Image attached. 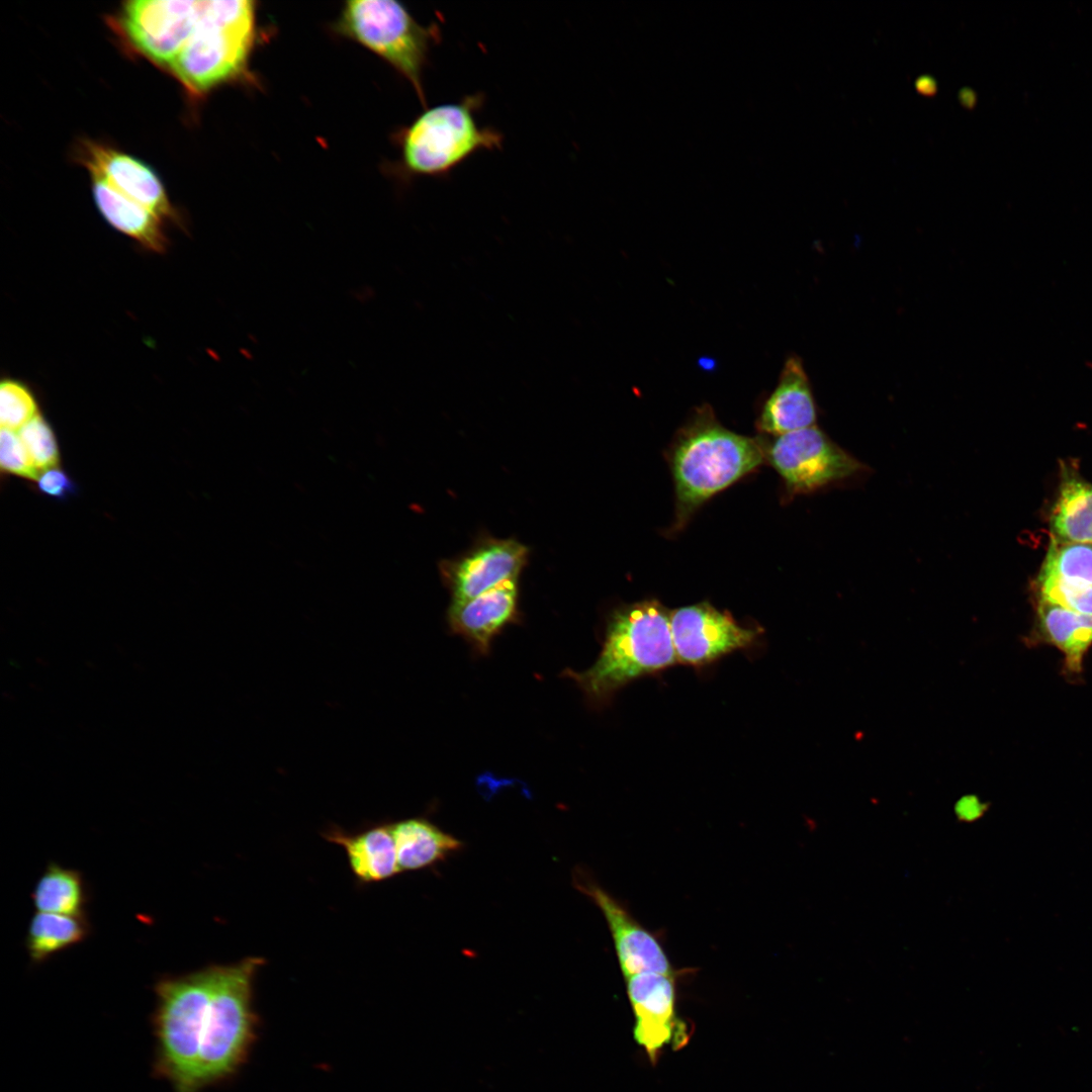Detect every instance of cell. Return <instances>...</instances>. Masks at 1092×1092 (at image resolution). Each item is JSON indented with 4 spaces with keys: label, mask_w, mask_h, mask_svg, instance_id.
<instances>
[{
    "label": "cell",
    "mask_w": 1092,
    "mask_h": 1092,
    "mask_svg": "<svg viewBox=\"0 0 1092 1092\" xmlns=\"http://www.w3.org/2000/svg\"><path fill=\"white\" fill-rule=\"evenodd\" d=\"M90 931L91 925L86 914L37 911L27 926L25 948L30 961L39 964L83 941Z\"/></svg>",
    "instance_id": "cell-21"
},
{
    "label": "cell",
    "mask_w": 1092,
    "mask_h": 1092,
    "mask_svg": "<svg viewBox=\"0 0 1092 1092\" xmlns=\"http://www.w3.org/2000/svg\"><path fill=\"white\" fill-rule=\"evenodd\" d=\"M324 837L344 848L359 883H378L400 873L391 823L372 825L354 833L335 826Z\"/></svg>",
    "instance_id": "cell-17"
},
{
    "label": "cell",
    "mask_w": 1092,
    "mask_h": 1092,
    "mask_svg": "<svg viewBox=\"0 0 1092 1092\" xmlns=\"http://www.w3.org/2000/svg\"><path fill=\"white\" fill-rule=\"evenodd\" d=\"M201 4L195 0L128 1L120 11L119 26L138 51L169 68L194 32Z\"/></svg>",
    "instance_id": "cell-9"
},
{
    "label": "cell",
    "mask_w": 1092,
    "mask_h": 1092,
    "mask_svg": "<svg viewBox=\"0 0 1092 1092\" xmlns=\"http://www.w3.org/2000/svg\"><path fill=\"white\" fill-rule=\"evenodd\" d=\"M915 87L918 92L927 96H931L937 91L936 81L928 75L919 77L915 82Z\"/></svg>",
    "instance_id": "cell-31"
},
{
    "label": "cell",
    "mask_w": 1092,
    "mask_h": 1092,
    "mask_svg": "<svg viewBox=\"0 0 1092 1092\" xmlns=\"http://www.w3.org/2000/svg\"><path fill=\"white\" fill-rule=\"evenodd\" d=\"M17 433L38 472L59 466L60 449L55 432L40 414Z\"/></svg>",
    "instance_id": "cell-26"
},
{
    "label": "cell",
    "mask_w": 1092,
    "mask_h": 1092,
    "mask_svg": "<svg viewBox=\"0 0 1092 1092\" xmlns=\"http://www.w3.org/2000/svg\"><path fill=\"white\" fill-rule=\"evenodd\" d=\"M574 885L603 913L625 979L643 973L673 977V968L659 940L644 928L618 900L583 872L575 873Z\"/></svg>",
    "instance_id": "cell-11"
},
{
    "label": "cell",
    "mask_w": 1092,
    "mask_h": 1092,
    "mask_svg": "<svg viewBox=\"0 0 1092 1092\" xmlns=\"http://www.w3.org/2000/svg\"><path fill=\"white\" fill-rule=\"evenodd\" d=\"M0 467L2 472L36 480L39 472L16 431L1 428Z\"/></svg>",
    "instance_id": "cell-28"
},
{
    "label": "cell",
    "mask_w": 1092,
    "mask_h": 1092,
    "mask_svg": "<svg viewBox=\"0 0 1092 1092\" xmlns=\"http://www.w3.org/2000/svg\"><path fill=\"white\" fill-rule=\"evenodd\" d=\"M400 872L417 871L444 860L462 842L424 818L391 823Z\"/></svg>",
    "instance_id": "cell-19"
},
{
    "label": "cell",
    "mask_w": 1092,
    "mask_h": 1092,
    "mask_svg": "<svg viewBox=\"0 0 1092 1092\" xmlns=\"http://www.w3.org/2000/svg\"><path fill=\"white\" fill-rule=\"evenodd\" d=\"M1040 599L1074 612L1092 615V585L1067 582L1051 576H1038Z\"/></svg>",
    "instance_id": "cell-27"
},
{
    "label": "cell",
    "mask_w": 1092,
    "mask_h": 1092,
    "mask_svg": "<svg viewBox=\"0 0 1092 1092\" xmlns=\"http://www.w3.org/2000/svg\"><path fill=\"white\" fill-rule=\"evenodd\" d=\"M764 461L763 438L728 430L709 404L697 407L677 432L669 452L675 490L674 529H681L703 504Z\"/></svg>",
    "instance_id": "cell-1"
},
{
    "label": "cell",
    "mask_w": 1092,
    "mask_h": 1092,
    "mask_svg": "<svg viewBox=\"0 0 1092 1092\" xmlns=\"http://www.w3.org/2000/svg\"><path fill=\"white\" fill-rule=\"evenodd\" d=\"M255 11L249 0L202 1L194 32L169 66L189 92L201 95L245 71L255 37Z\"/></svg>",
    "instance_id": "cell-3"
},
{
    "label": "cell",
    "mask_w": 1092,
    "mask_h": 1092,
    "mask_svg": "<svg viewBox=\"0 0 1092 1092\" xmlns=\"http://www.w3.org/2000/svg\"><path fill=\"white\" fill-rule=\"evenodd\" d=\"M817 417L816 401L802 360L791 356L760 408L756 428L761 434L774 437L816 426Z\"/></svg>",
    "instance_id": "cell-15"
},
{
    "label": "cell",
    "mask_w": 1092,
    "mask_h": 1092,
    "mask_svg": "<svg viewBox=\"0 0 1092 1092\" xmlns=\"http://www.w3.org/2000/svg\"><path fill=\"white\" fill-rule=\"evenodd\" d=\"M92 192L98 210L110 225L148 250L162 253L167 249L160 216L99 178H93Z\"/></svg>",
    "instance_id": "cell-18"
},
{
    "label": "cell",
    "mask_w": 1092,
    "mask_h": 1092,
    "mask_svg": "<svg viewBox=\"0 0 1092 1092\" xmlns=\"http://www.w3.org/2000/svg\"><path fill=\"white\" fill-rule=\"evenodd\" d=\"M264 964L260 957L215 964L198 1057V1090L230 1076L245 1060L255 1035L253 983Z\"/></svg>",
    "instance_id": "cell-5"
},
{
    "label": "cell",
    "mask_w": 1092,
    "mask_h": 1092,
    "mask_svg": "<svg viewBox=\"0 0 1092 1092\" xmlns=\"http://www.w3.org/2000/svg\"><path fill=\"white\" fill-rule=\"evenodd\" d=\"M38 414L37 402L27 386L13 379L1 382V428L18 431Z\"/></svg>",
    "instance_id": "cell-25"
},
{
    "label": "cell",
    "mask_w": 1092,
    "mask_h": 1092,
    "mask_svg": "<svg viewBox=\"0 0 1092 1092\" xmlns=\"http://www.w3.org/2000/svg\"><path fill=\"white\" fill-rule=\"evenodd\" d=\"M484 96H465L456 103L427 109L401 133L402 164L406 172L422 176H445L482 150H499L503 134L478 123L476 113Z\"/></svg>",
    "instance_id": "cell-6"
},
{
    "label": "cell",
    "mask_w": 1092,
    "mask_h": 1092,
    "mask_svg": "<svg viewBox=\"0 0 1092 1092\" xmlns=\"http://www.w3.org/2000/svg\"><path fill=\"white\" fill-rule=\"evenodd\" d=\"M959 99L963 106L972 108L976 103V94L972 89L964 88L960 90Z\"/></svg>",
    "instance_id": "cell-33"
},
{
    "label": "cell",
    "mask_w": 1092,
    "mask_h": 1092,
    "mask_svg": "<svg viewBox=\"0 0 1092 1092\" xmlns=\"http://www.w3.org/2000/svg\"><path fill=\"white\" fill-rule=\"evenodd\" d=\"M983 810L981 803L974 797L962 798L956 805V814L963 821H973Z\"/></svg>",
    "instance_id": "cell-30"
},
{
    "label": "cell",
    "mask_w": 1092,
    "mask_h": 1092,
    "mask_svg": "<svg viewBox=\"0 0 1092 1092\" xmlns=\"http://www.w3.org/2000/svg\"><path fill=\"white\" fill-rule=\"evenodd\" d=\"M88 889L80 871L51 860L31 892L37 911L70 915L85 914Z\"/></svg>",
    "instance_id": "cell-23"
},
{
    "label": "cell",
    "mask_w": 1092,
    "mask_h": 1092,
    "mask_svg": "<svg viewBox=\"0 0 1092 1092\" xmlns=\"http://www.w3.org/2000/svg\"><path fill=\"white\" fill-rule=\"evenodd\" d=\"M1039 575L1092 585V544L1069 542L1052 536Z\"/></svg>",
    "instance_id": "cell-24"
},
{
    "label": "cell",
    "mask_w": 1092,
    "mask_h": 1092,
    "mask_svg": "<svg viewBox=\"0 0 1092 1092\" xmlns=\"http://www.w3.org/2000/svg\"><path fill=\"white\" fill-rule=\"evenodd\" d=\"M518 595V579H510L472 599L452 601L449 624L485 652L493 636L516 617Z\"/></svg>",
    "instance_id": "cell-16"
},
{
    "label": "cell",
    "mask_w": 1092,
    "mask_h": 1092,
    "mask_svg": "<svg viewBox=\"0 0 1092 1092\" xmlns=\"http://www.w3.org/2000/svg\"><path fill=\"white\" fill-rule=\"evenodd\" d=\"M670 630L677 662L694 667L749 648L762 633L759 628L740 626L729 612L708 602L671 611Z\"/></svg>",
    "instance_id": "cell-10"
},
{
    "label": "cell",
    "mask_w": 1092,
    "mask_h": 1092,
    "mask_svg": "<svg viewBox=\"0 0 1092 1092\" xmlns=\"http://www.w3.org/2000/svg\"><path fill=\"white\" fill-rule=\"evenodd\" d=\"M35 481L40 493L57 499H66L76 489L74 481L59 466L40 472Z\"/></svg>",
    "instance_id": "cell-29"
},
{
    "label": "cell",
    "mask_w": 1092,
    "mask_h": 1092,
    "mask_svg": "<svg viewBox=\"0 0 1092 1092\" xmlns=\"http://www.w3.org/2000/svg\"><path fill=\"white\" fill-rule=\"evenodd\" d=\"M1051 529L1057 539L1092 544V484L1069 468L1063 469Z\"/></svg>",
    "instance_id": "cell-20"
},
{
    "label": "cell",
    "mask_w": 1092,
    "mask_h": 1092,
    "mask_svg": "<svg viewBox=\"0 0 1092 1092\" xmlns=\"http://www.w3.org/2000/svg\"><path fill=\"white\" fill-rule=\"evenodd\" d=\"M676 662L670 612L656 600H645L614 610L597 661L585 671L565 673L589 702L603 705L632 680Z\"/></svg>",
    "instance_id": "cell-2"
},
{
    "label": "cell",
    "mask_w": 1092,
    "mask_h": 1092,
    "mask_svg": "<svg viewBox=\"0 0 1092 1092\" xmlns=\"http://www.w3.org/2000/svg\"><path fill=\"white\" fill-rule=\"evenodd\" d=\"M627 995L635 1015L634 1038L651 1062L667 1045L680 1049L688 1041L687 1025L675 1012L672 976L643 973L626 979Z\"/></svg>",
    "instance_id": "cell-12"
},
{
    "label": "cell",
    "mask_w": 1092,
    "mask_h": 1092,
    "mask_svg": "<svg viewBox=\"0 0 1092 1092\" xmlns=\"http://www.w3.org/2000/svg\"><path fill=\"white\" fill-rule=\"evenodd\" d=\"M80 161L93 178L146 206L161 218L177 221L167 192L155 171L139 159L99 143L81 145Z\"/></svg>",
    "instance_id": "cell-14"
},
{
    "label": "cell",
    "mask_w": 1092,
    "mask_h": 1092,
    "mask_svg": "<svg viewBox=\"0 0 1092 1092\" xmlns=\"http://www.w3.org/2000/svg\"><path fill=\"white\" fill-rule=\"evenodd\" d=\"M528 548L514 539L483 538L458 558L440 562L452 601L469 600L510 579H518Z\"/></svg>",
    "instance_id": "cell-13"
},
{
    "label": "cell",
    "mask_w": 1092,
    "mask_h": 1092,
    "mask_svg": "<svg viewBox=\"0 0 1092 1092\" xmlns=\"http://www.w3.org/2000/svg\"><path fill=\"white\" fill-rule=\"evenodd\" d=\"M764 451L790 498L847 483L869 469L817 426L764 440Z\"/></svg>",
    "instance_id": "cell-8"
},
{
    "label": "cell",
    "mask_w": 1092,
    "mask_h": 1092,
    "mask_svg": "<svg viewBox=\"0 0 1092 1092\" xmlns=\"http://www.w3.org/2000/svg\"><path fill=\"white\" fill-rule=\"evenodd\" d=\"M338 29L388 62L425 103L423 72L440 38L438 25H421L393 0H353L345 4Z\"/></svg>",
    "instance_id": "cell-7"
},
{
    "label": "cell",
    "mask_w": 1092,
    "mask_h": 1092,
    "mask_svg": "<svg viewBox=\"0 0 1092 1092\" xmlns=\"http://www.w3.org/2000/svg\"><path fill=\"white\" fill-rule=\"evenodd\" d=\"M375 296L374 289L369 285H362L352 291V297L361 302L366 303L371 301Z\"/></svg>",
    "instance_id": "cell-32"
},
{
    "label": "cell",
    "mask_w": 1092,
    "mask_h": 1092,
    "mask_svg": "<svg viewBox=\"0 0 1092 1092\" xmlns=\"http://www.w3.org/2000/svg\"><path fill=\"white\" fill-rule=\"evenodd\" d=\"M215 964L155 984L154 1024L158 1039L156 1074L175 1092H198L197 1065Z\"/></svg>",
    "instance_id": "cell-4"
},
{
    "label": "cell",
    "mask_w": 1092,
    "mask_h": 1092,
    "mask_svg": "<svg viewBox=\"0 0 1092 1092\" xmlns=\"http://www.w3.org/2000/svg\"><path fill=\"white\" fill-rule=\"evenodd\" d=\"M1037 614L1046 639L1066 655L1068 667L1079 671L1092 644V615H1085L1039 599Z\"/></svg>",
    "instance_id": "cell-22"
}]
</instances>
